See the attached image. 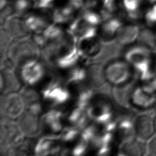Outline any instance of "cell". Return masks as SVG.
Returning <instances> with one entry per match:
<instances>
[{"mask_svg":"<svg viewBox=\"0 0 156 156\" xmlns=\"http://www.w3.org/2000/svg\"><path fill=\"white\" fill-rule=\"evenodd\" d=\"M154 108H155V110H156V101H155V107H154Z\"/></svg>","mask_w":156,"mask_h":156,"instance_id":"d6a6232c","label":"cell"},{"mask_svg":"<svg viewBox=\"0 0 156 156\" xmlns=\"http://www.w3.org/2000/svg\"><path fill=\"white\" fill-rule=\"evenodd\" d=\"M23 135L21 133L16 121L1 118L0 143L1 155H3L6 150L18 140Z\"/></svg>","mask_w":156,"mask_h":156,"instance_id":"52a82bcc","label":"cell"},{"mask_svg":"<svg viewBox=\"0 0 156 156\" xmlns=\"http://www.w3.org/2000/svg\"><path fill=\"white\" fill-rule=\"evenodd\" d=\"M146 23L149 26L156 23V4H154L152 7L149 9L145 15Z\"/></svg>","mask_w":156,"mask_h":156,"instance_id":"83f0119b","label":"cell"},{"mask_svg":"<svg viewBox=\"0 0 156 156\" xmlns=\"http://www.w3.org/2000/svg\"><path fill=\"white\" fill-rule=\"evenodd\" d=\"M26 109L24 101L20 93L1 94V116L16 121Z\"/></svg>","mask_w":156,"mask_h":156,"instance_id":"8992f818","label":"cell"},{"mask_svg":"<svg viewBox=\"0 0 156 156\" xmlns=\"http://www.w3.org/2000/svg\"><path fill=\"white\" fill-rule=\"evenodd\" d=\"M20 78L24 86L39 89L47 77L48 69L40 59L28 61L16 68Z\"/></svg>","mask_w":156,"mask_h":156,"instance_id":"277c9868","label":"cell"},{"mask_svg":"<svg viewBox=\"0 0 156 156\" xmlns=\"http://www.w3.org/2000/svg\"><path fill=\"white\" fill-rule=\"evenodd\" d=\"M101 42L96 37L79 40L77 48L82 57L89 62L98 58L102 51Z\"/></svg>","mask_w":156,"mask_h":156,"instance_id":"2e32d148","label":"cell"},{"mask_svg":"<svg viewBox=\"0 0 156 156\" xmlns=\"http://www.w3.org/2000/svg\"><path fill=\"white\" fill-rule=\"evenodd\" d=\"M80 130L71 126H66L60 135L59 138L63 144L67 146L76 141L80 136Z\"/></svg>","mask_w":156,"mask_h":156,"instance_id":"cb8c5ba5","label":"cell"},{"mask_svg":"<svg viewBox=\"0 0 156 156\" xmlns=\"http://www.w3.org/2000/svg\"><path fill=\"white\" fill-rule=\"evenodd\" d=\"M134 124L135 137L140 140L147 142L156 133L154 116L148 112L138 113Z\"/></svg>","mask_w":156,"mask_h":156,"instance_id":"30bf717a","label":"cell"},{"mask_svg":"<svg viewBox=\"0 0 156 156\" xmlns=\"http://www.w3.org/2000/svg\"><path fill=\"white\" fill-rule=\"evenodd\" d=\"M156 92L146 85L135 81L132 85L129 107L137 113L148 112L155 107Z\"/></svg>","mask_w":156,"mask_h":156,"instance_id":"3957f363","label":"cell"},{"mask_svg":"<svg viewBox=\"0 0 156 156\" xmlns=\"http://www.w3.org/2000/svg\"><path fill=\"white\" fill-rule=\"evenodd\" d=\"M37 138L23 136L9 146L1 156H36L35 147Z\"/></svg>","mask_w":156,"mask_h":156,"instance_id":"4fadbf2b","label":"cell"},{"mask_svg":"<svg viewBox=\"0 0 156 156\" xmlns=\"http://www.w3.org/2000/svg\"><path fill=\"white\" fill-rule=\"evenodd\" d=\"M104 69L106 80L112 87L126 85L136 81L132 67L124 58L113 59L104 66Z\"/></svg>","mask_w":156,"mask_h":156,"instance_id":"6da1fadb","label":"cell"},{"mask_svg":"<svg viewBox=\"0 0 156 156\" xmlns=\"http://www.w3.org/2000/svg\"><path fill=\"white\" fill-rule=\"evenodd\" d=\"M68 30L78 40L95 37L97 33L96 26L88 23L80 15L73 20Z\"/></svg>","mask_w":156,"mask_h":156,"instance_id":"ac0fdd59","label":"cell"},{"mask_svg":"<svg viewBox=\"0 0 156 156\" xmlns=\"http://www.w3.org/2000/svg\"><path fill=\"white\" fill-rule=\"evenodd\" d=\"M66 126L65 110L48 108L41 116V135L59 136Z\"/></svg>","mask_w":156,"mask_h":156,"instance_id":"5b68a950","label":"cell"},{"mask_svg":"<svg viewBox=\"0 0 156 156\" xmlns=\"http://www.w3.org/2000/svg\"><path fill=\"white\" fill-rule=\"evenodd\" d=\"M66 126L82 130L91 121L88 118L86 108L72 104L65 109Z\"/></svg>","mask_w":156,"mask_h":156,"instance_id":"5bb4252c","label":"cell"},{"mask_svg":"<svg viewBox=\"0 0 156 156\" xmlns=\"http://www.w3.org/2000/svg\"><path fill=\"white\" fill-rule=\"evenodd\" d=\"M21 15H11L4 20V29L8 35L13 39H21L28 37L29 31L25 21L24 18Z\"/></svg>","mask_w":156,"mask_h":156,"instance_id":"7c38bea8","label":"cell"},{"mask_svg":"<svg viewBox=\"0 0 156 156\" xmlns=\"http://www.w3.org/2000/svg\"><path fill=\"white\" fill-rule=\"evenodd\" d=\"M138 41L145 46L153 52H156V34L147 28H143L140 32Z\"/></svg>","mask_w":156,"mask_h":156,"instance_id":"603a6c76","label":"cell"},{"mask_svg":"<svg viewBox=\"0 0 156 156\" xmlns=\"http://www.w3.org/2000/svg\"><path fill=\"white\" fill-rule=\"evenodd\" d=\"M140 32V26L138 25L122 26L118 34L117 42L122 46L132 43L138 38Z\"/></svg>","mask_w":156,"mask_h":156,"instance_id":"44dd1931","label":"cell"},{"mask_svg":"<svg viewBox=\"0 0 156 156\" xmlns=\"http://www.w3.org/2000/svg\"><path fill=\"white\" fill-rule=\"evenodd\" d=\"M147 156H156V133L147 141Z\"/></svg>","mask_w":156,"mask_h":156,"instance_id":"f1b7e54d","label":"cell"},{"mask_svg":"<svg viewBox=\"0 0 156 156\" xmlns=\"http://www.w3.org/2000/svg\"><path fill=\"white\" fill-rule=\"evenodd\" d=\"M77 10L71 1L68 0L67 3L53 9L51 12L52 20L53 23L58 24L68 23L73 20Z\"/></svg>","mask_w":156,"mask_h":156,"instance_id":"d6986e66","label":"cell"},{"mask_svg":"<svg viewBox=\"0 0 156 156\" xmlns=\"http://www.w3.org/2000/svg\"><path fill=\"white\" fill-rule=\"evenodd\" d=\"M91 156H98V155H95V154H92Z\"/></svg>","mask_w":156,"mask_h":156,"instance_id":"836d02e7","label":"cell"},{"mask_svg":"<svg viewBox=\"0 0 156 156\" xmlns=\"http://www.w3.org/2000/svg\"><path fill=\"white\" fill-rule=\"evenodd\" d=\"M113 156H126V155H124L122 152H121L119 150L117 152H116Z\"/></svg>","mask_w":156,"mask_h":156,"instance_id":"4dcf8cb0","label":"cell"},{"mask_svg":"<svg viewBox=\"0 0 156 156\" xmlns=\"http://www.w3.org/2000/svg\"><path fill=\"white\" fill-rule=\"evenodd\" d=\"M24 86L16 68H1L0 90L1 94L20 93Z\"/></svg>","mask_w":156,"mask_h":156,"instance_id":"8fae6325","label":"cell"},{"mask_svg":"<svg viewBox=\"0 0 156 156\" xmlns=\"http://www.w3.org/2000/svg\"><path fill=\"white\" fill-rule=\"evenodd\" d=\"M142 0H122V7H124L126 15L140 10V6Z\"/></svg>","mask_w":156,"mask_h":156,"instance_id":"484cf974","label":"cell"},{"mask_svg":"<svg viewBox=\"0 0 156 156\" xmlns=\"http://www.w3.org/2000/svg\"><path fill=\"white\" fill-rule=\"evenodd\" d=\"M63 144L59 136L41 135L35 143L36 156H60Z\"/></svg>","mask_w":156,"mask_h":156,"instance_id":"9c48e42d","label":"cell"},{"mask_svg":"<svg viewBox=\"0 0 156 156\" xmlns=\"http://www.w3.org/2000/svg\"><path fill=\"white\" fill-rule=\"evenodd\" d=\"M8 4V0H0V9L3 10Z\"/></svg>","mask_w":156,"mask_h":156,"instance_id":"f546056e","label":"cell"},{"mask_svg":"<svg viewBox=\"0 0 156 156\" xmlns=\"http://www.w3.org/2000/svg\"><path fill=\"white\" fill-rule=\"evenodd\" d=\"M119 151L126 156H147V142L134 137L122 143Z\"/></svg>","mask_w":156,"mask_h":156,"instance_id":"ffe728a7","label":"cell"},{"mask_svg":"<svg viewBox=\"0 0 156 156\" xmlns=\"http://www.w3.org/2000/svg\"><path fill=\"white\" fill-rule=\"evenodd\" d=\"M102 22L99 31V40L105 44L111 43L116 40L118 34L123 26V23L120 18L114 16Z\"/></svg>","mask_w":156,"mask_h":156,"instance_id":"e0dca14e","label":"cell"},{"mask_svg":"<svg viewBox=\"0 0 156 156\" xmlns=\"http://www.w3.org/2000/svg\"><path fill=\"white\" fill-rule=\"evenodd\" d=\"M6 55L14 62L18 68L28 61L40 59L41 51L40 47L34 40L26 37L17 40L10 44Z\"/></svg>","mask_w":156,"mask_h":156,"instance_id":"7a4b0ae2","label":"cell"},{"mask_svg":"<svg viewBox=\"0 0 156 156\" xmlns=\"http://www.w3.org/2000/svg\"><path fill=\"white\" fill-rule=\"evenodd\" d=\"M41 116L28 110L16 121L19 129L23 136L38 137L41 134Z\"/></svg>","mask_w":156,"mask_h":156,"instance_id":"ba28073f","label":"cell"},{"mask_svg":"<svg viewBox=\"0 0 156 156\" xmlns=\"http://www.w3.org/2000/svg\"><path fill=\"white\" fill-rule=\"evenodd\" d=\"M86 69V83L93 90L98 91L107 83L104 66L102 64L94 62H90L87 65Z\"/></svg>","mask_w":156,"mask_h":156,"instance_id":"9a60e30c","label":"cell"},{"mask_svg":"<svg viewBox=\"0 0 156 156\" xmlns=\"http://www.w3.org/2000/svg\"><path fill=\"white\" fill-rule=\"evenodd\" d=\"M26 25L30 32L38 33L43 32L51 23L46 17L38 14H30L24 18Z\"/></svg>","mask_w":156,"mask_h":156,"instance_id":"7402d4cb","label":"cell"},{"mask_svg":"<svg viewBox=\"0 0 156 156\" xmlns=\"http://www.w3.org/2000/svg\"><path fill=\"white\" fill-rule=\"evenodd\" d=\"M12 9L13 15H21L32 7H34L32 0H13L9 4Z\"/></svg>","mask_w":156,"mask_h":156,"instance_id":"d4e9b609","label":"cell"},{"mask_svg":"<svg viewBox=\"0 0 156 156\" xmlns=\"http://www.w3.org/2000/svg\"><path fill=\"white\" fill-rule=\"evenodd\" d=\"M154 124H155V132H156V114L154 116Z\"/></svg>","mask_w":156,"mask_h":156,"instance_id":"1f68e13d","label":"cell"},{"mask_svg":"<svg viewBox=\"0 0 156 156\" xmlns=\"http://www.w3.org/2000/svg\"><path fill=\"white\" fill-rule=\"evenodd\" d=\"M34 7L41 9L47 10L54 5V0H32Z\"/></svg>","mask_w":156,"mask_h":156,"instance_id":"4316f807","label":"cell"}]
</instances>
